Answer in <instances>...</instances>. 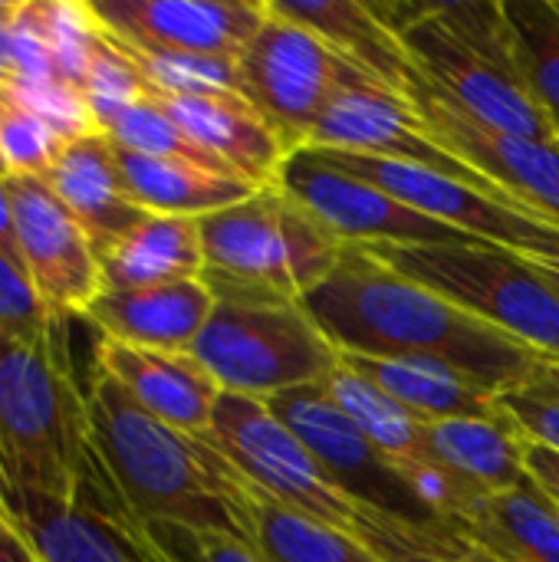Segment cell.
<instances>
[{"label": "cell", "instance_id": "1", "mask_svg": "<svg viewBox=\"0 0 559 562\" xmlns=\"http://www.w3.org/2000/svg\"><path fill=\"white\" fill-rule=\"evenodd\" d=\"M300 306L339 356L441 359L494 395L527 385L547 366L540 352L451 306L353 244H346L336 270L300 296Z\"/></svg>", "mask_w": 559, "mask_h": 562}, {"label": "cell", "instance_id": "2", "mask_svg": "<svg viewBox=\"0 0 559 562\" xmlns=\"http://www.w3.org/2000/svg\"><path fill=\"white\" fill-rule=\"evenodd\" d=\"M89 425L96 454L138 524H175L254 543V487L198 435L148 415L109 372L92 366Z\"/></svg>", "mask_w": 559, "mask_h": 562}, {"label": "cell", "instance_id": "3", "mask_svg": "<svg viewBox=\"0 0 559 562\" xmlns=\"http://www.w3.org/2000/svg\"><path fill=\"white\" fill-rule=\"evenodd\" d=\"M0 461L20 504L99 507L115 487L96 454L89 398L76 379L66 319L0 342Z\"/></svg>", "mask_w": 559, "mask_h": 562}, {"label": "cell", "instance_id": "4", "mask_svg": "<svg viewBox=\"0 0 559 562\" xmlns=\"http://www.w3.org/2000/svg\"><path fill=\"white\" fill-rule=\"evenodd\" d=\"M412 66L478 122L559 142L554 122L524 82L501 3H376Z\"/></svg>", "mask_w": 559, "mask_h": 562}, {"label": "cell", "instance_id": "5", "mask_svg": "<svg viewBox=\"0 0 559 562\" xmlns=\"http://www.w3.org/2000/svg\"><path fill=\"white\" fill-rule=\"evenodd\" d=\"M214 310L191 356L221 392L273 398L290 389L323 385L339 369V349L300 300L241 290H211Z\"/></svg>", "mask_w": 559, "mask_h": 562}, {"label": "cell", "instance_id": "6", "mask_svg": "<svg viewBox=\"0 0 559 562\" xmlns=\"http://www.w3.org/2000/svg\"><path fill=\"white\" fill-rule=\"evenodd\" d=\"M208 290H241L300 300L326 280L346 254L306 207L277 184L254 198L198 217Z\"/></svg>", "mask_w": 559, "mask_h": 562}, {"label": "cell", "instance_id": "7", "mask_svg": "<svg viewBox=\"0 0 559 562\" xmlns=\"http://www.w3.org/2000/svg\"><path fill=\"white\" fill-rule=\"evenodd\" d=\"M366 250L521 346L559 359V296L534 267V257L484 240L369 244Z\"/></svg>", "mask_w": 559, "mask_h": 562}, {"label": "cell", "instance_id": "8", "mask_svg": "<svg viewBox=\"0 0 559 562\" xmlns=\"http://www.w3.org/2000/svg\"><path fill=\"white\" fill-rule=\"evenodd\" d=\"M241 95L254 102L290 151L306 148L326 105L343 89L382 86L329 49L316 33L267 7V20L237 59ZM385 89V86H382Z\"/></svg>", "mask_w": 559, "mask_h": 562}, {"label": "cell", "instance_id": "9", "mask_svg": "<svg viewBox=\"0 0 559 562\" xmlns=\"http://www.w3.org/2000/svg\"><path fill=\"white\" fill-rule=\"evenodd\" d=\"M208 441L260 497L356 537V504L333 487L306 445L270 412L267 402L221 392Z\"/></svg>", "mask_w": 559, "mask_h": 562}, {"label": "cell", "instance_id": "10", "mask_svg": "<svg viewBox=\"0 0 559 562\" xmlns=\"http://www.w3.org/2000/svg\"><path fill=\"white\" fill-rule=\"evenodd\" d=\"M270 412L306 445L323 474L359 510L418 530H455L412 487L405 471L392 464L329 398L326 385H303L267 398Z\"/></svg>", "mask_w": 559, "mask_h": 562}, {"label": "cell", "instance_id": "11", "mask_svg": "<svg viewBox=\"0 0 559 562\" xmlns=\"http://www.w3.org/2000/svg\"><path fill=\"white\" fill-rule=\"evenodd\" d=\"M323 161L376 184L379 191L392 194L395 201L415 207L418 214L461 231L471 240L497 244L517 250L534 260H559V227L537 221L527 211H517L458 178L438 175L432 168L356 155V151H333L313 148Z\"/></svg>", "mask_w": 559, "mask_h": 562}, {"label": "cell", "instance_id": "12", "mask_svg": "<svg viewBox=\"0 0 559 562\" xmlns=\"http://www.w3.org/2000/svg\"><path fill=\"white\" fill-rule=\"evenodd\" d=\"M405 95L441 148L471 165L527 214L559 227V142H537L478 122L418 69Z\"/></svg>", "mask_w": 559, "mask_h": 562}, {"label": "cell", "instance_id": "13", "mask_svg": "<svg viewBox=\"0 0 559 562\" xmlns=\"http://www.w3.org/2000/svg\"><path fill=\"white\" fill-rule=\"evenodd\" d=\"M287 198L306 207L333 237L353 247L369 244H468L461 231L438 224L415 207L395 201L376 184L323 161L313 148H297L273 181Z\"/></svg>", "mask_w": 559, "mask_h": 562}, {"label": "cell", "instance_id": "14", "mask_svg": "<svg viewBox=\"0 0 559 562\" xmlns=\"http://www.w3.org/2000/svg\"><path fill=\"white\" fill-rule=\"evenodd\" d=\"M7 191L30 286L49 313L63 319H82L102 293V270L92 237L59 204L43 178L10 175Z\"/></svg>", "mask_w": 559, "mask_h": 562}, {"label": "cell", "instance_id": "15", "mask_svg": "<svg viewBox=\"0 0 559 562\" xmlns=\"http://www.w3.org/2000/svg\"><path fill=\"white\" fill-rule=\"evenodd\" d=\"M306 148L356 151V155H372V158L432 168L438 175L458 178V181L524 211L504 191H497L488 178H481L471 165H465L458 155L441 148L432 138L425 119L418 115V109L412 105L409 95H399V92L382 89V86H356V89L336 92V99L326 105L323 119L316 122Z\"/></svg>", "mask_w": 559, "mask_h": 562}, {"label": "cell", "instance_id": "16", "mask_svg": "<svg viewBox=\"0 0 559 562\" xmlns=\"http://www.w3.org/2000/svg\"><path fill=\"white\" fill-rule=\"evenodd\" d=\"M102 30L145 53L241 59L267 20L260 0H89Z\"/></svg>", "mask_w": 559, "mask_h": 562}, {"label": "cell", "instance_id": "17", "mask_svg": "<svg viewBox=\"0 0 559 562\" xmlns=\"http://www.w3.org/2000/svg\"><path fill=\"white\" fill-rule=\"evenodd\" d=\"M96 366L158 422L208 438L221 385L191 352H158L99 339Z\"/></svg>", "mask_w": 559, "mask_h": 562}, {"label": "cell", "instance_id": "18", "mask_svg": "<svg viewBox=\"0 0 559 562\" xmlns=\"http://www.w3.org/2000/svg\"><path fill=\"white\" fill-rule=\"evenodd\" d=\"M155 95V92H152ZM171 122L234 175L267 188L277 181L290 148L267 115L241 92L221 95H155Z\"/></svg>", "mask_w": 559, "mask_h": 562}, {"label": "cell", "instance_id": "19", "mask_svg": "<svg viewBox=\"0 0 559 562\" xmlns=\"http://www.w3.org/2000/svg\"><path fill=\"white\" fill-rule=\"evenodd\" d=\"M211 310H214V293L208 290V283L181 280V283L128 290V293L102 290L82 319L96 326L102 339L122 346L191 352Z\"/></svg>", "mask_w": 559, "mask_h": 562}, {"label": "cell", "instance_id": "20", "mask_svg": "<svg viewBox=\"0 0 559 562\" xmlns=\"http://www.w3.org/2000/svg\"><path fill=\"white\" fill-rule=\"evenodd\" d=\"M59 204L86 227L96 254L148 217L122 188L115 145L102 132H89L59 145L49 171L43 175Z\"/></svg>", "mask_w": 559, "mask_h": 562}, {"label": "cell", "instance_id": "21", "mask_svg": "<svg viewBox=\"0 0 559 562\" xmlns=\"http://www.w3.org/2000/svg\"><path fill=\"white\" fill-rule=\"evenodd\" d=\"M273 13L303 30L316 33L329 49L356 63L362 72L379 79L385 89L405 95L415 76V66L395 36V30L382 20L376 3L359 0H267Z\"/></svg>", "mask_w": 559, "mask_h": 562}, {"label": "cell", "instance_id": "22", "mask_svg": "<svg viewBox=\"0 0 559 562\" xmlns=\"http://www.w3.org/2000/svg\"><path fill=\"white\" fill-rule=\"evenodd\" d=\"M343 366L379 385L385 395L412 408L425 422L451 418H504V408L491 389H484L468 372L428 359V356H399V359H369V356H339Z\"/></svg>", "mask_w": 559, "mask_h": 562}, {"label": "cell", "instance_id": "23", "mask_svg": "<svg viewBox=\"0 0 559 562\" xmlns=\"http://www.w3.org/2000/svg\"><path fill=\"white\" fill-rule=\"evenodd\" d=\"M102 290L128 293L204 277V247L194 217L148 214L99 250Z\"/></svg>", "mask_w": 559, "mask_h": 562}, {"label": "cell", "instance_id": "24", "mask_svg": "<svg viewBox=\"0 0 559 562\" xmlns=\"http://www.w3.org/2000/svg\"><path fill=\"white\" fill-rule=\"evenodd\" d=\"M122 188L148 214L168 217H208L214 211L234 207L254 198L260 188L234 171L178 161V158H148L125 148H115Z\"/></svg>", "mask_w": 559, "mask_h": 562}, {"label": "cell", "instance_id": "25", "mask_svg": "<svg viewBox=\"0 0 559 562\" xmlns=\"http://www.w3.org/2000/svg\"><path fill=\"white\" fill-rule=\"evenodd\" d=\"M20 530L43 562H152L142 524L112 504L99 514L53 504H20Z\"/></svg>", "mask_w": 559, "mask_h": 562}, {"label": "cell", "instance_id": "26", "mask_svg": "<svg viewBox=\"0 0 559 562\" xmlns=\"http://www.w3.org/2000/svg\"><path fill=\"white\" fill-rule=\"evenodd\" d=\"M422 458L441 464L474 491L501 494L527 481L524 435L511 418H451L428 422L422 438Z\"/></svg>", "mask_w": 559, "mask_h": 562}, {"label": "cell", "instance_id": "27", "mask_svg": "<svg viewBox=\"0 0 559 562\" xmlns=\"http://www.w3.org/2000/svg\"><path fill=\"white\" fill-rule=\"evenodd\" d=\"M458 533L494 562H559V507L530 477L484 494Z\"/></svg>", "mask_w": 559, "mask_h": 562}, {"label": "cell", "instance_id": "28", "mask_svg": "<svg viewBox=\"0 0 559 562\" xmlns=\"http://www.w3.org/2000/svg\"><path fill=\"white\" fill-rule=\"evenodd\" d=\"M329 398L353 418V425L399 468L422 458V438H425V418H418L412 408L385 395L379 385L353 372L339 362V369L323 382Z\"/></svg>", "mask_w": 559, "mask_h": 562}, {"label": "cell", "instance_id": "29", "mask_svg": "<svg viewBox=\"0 0 559 562\" xmlns=\"http://www.w3.org/2000/svg\"><path fill=\"white\" fill-rule=\"evenodd\" d=\"M254 547L264 562H379L356 537L323 527L260 494L254 507Z\"/></svg>", "mask_w": 559, "mask_h": 562}, {"label": "cell", "instance_id": "30", "mask_svg": "<svg viewBox=\"0 0 559 562\" xmlns=\"http://www.w3.org/2000/svg\"><path fill=\"white\" fill-rule=\"evenodd\" d=\"M524 82L559 135V0H501Z\"/></svg>", "mask_w": 559, "mask_h": 562}, {"label": "cell", "instance_id": "31", "mask_svg": "<svg viewBox=\"0 0 559 562\" xmlns=\"http://www.w3.org/2000/svg\"><path fill=\"white\" fill-rule=\"evenodd\" d=\"M356 540L379 562H494L458 530H418L369 510H359Z\"/></svg>", "mask_w": 559, "mask_h": 562}, {"label": "cell", "instance_id": "32", "mask_svg": "<svg viewBox=\"0 0 559 562\" xmlns=\"http://www.w3.org/2000/svg\"><path fill=\"white\" fill-rule=\"evenodd\" d=\"M112 40V36H109ZM142 72L155 95H221L241 92L237 59L227 56H185V53H145L112 40Z\"/></svg>", "mask_w": 559, "mask_h": 562}, {"label": "cell", "instance_id": "33", "mask_svg": "<svg viewBox=\"0 0 559 562\" xmlns=\"http://www.w3.org/2000/svg\"><path fill=\"white\" fill-rule=\"evenodd\" d=\"M102 135L125 151L135 155H148V158H178V161H194V165H208V168H224L214 155H208L201 145H194L175 122L171 115L158 105V99L148 92L145 99H138L135 105L122 109L105 128Z\"/></svg>", "mask_w": 559, "mask_h": 562}, {"label": "cell", "instance_id": "34", "mask_svg": "<svg viewBox=\"0 0 559 562\" xmlns=\"http://www.w3.org/2000/svg\"><path fill=\"white\" fill-rule=\"evenodd\" d=\"M63 138L26 109L7 86H0V158L10 175L43 178L59 151Z\"/></svg>", "mask_w": 559, "mask_h": 562}, {"label": "cell", "instance_id": "35", "mask_svg": "<svg viewBox=\"0 0 559 562\" xmlns=\"http://www.w3.org/2000/svg\"><path fill=\"white\" fill-rule=\"evenodd\" d=\"M152 562H264L260 550L227 533H198L175 524H142Z\"/></svg>", "mask_w": 559, "mask_h": 562}, {"label": "cell", "instance_id": "36", "mask_svg": "<svg viewBox=\"0 0 559 562\" xmlns=\"http://www.w3.org/2000/svg\"><path fill=\"white\" fill-rule=\"evenodd\" d=\"M497 402L527 441L559 451V366L554 359H547L544 372L527 385L501 392Z\"/></svg>", "mask_w": 559, "mask_h": 562}, {"label": "cell", "instance_id": "37", "mask_svg": "<svg viewBox=\"0 0 559 562\" xmlns=\"http://www.w3.org/2000/svg\"><path fill=\"white\" fill-rule=\"evenodd\" d=\"M56 319H63V316L49 313L46 303L30 286L26 273H20L0 254V333L7 339H23V336H36V333L49 329Z\"/></svg>", "mask_w": 559, "mask_h": 562}, {"label": "cell", "instance_id": "38", "mask_svg": "<svg viewBox=\"0 0 559 562\" xmlns=\"http://www.w3.org/2000/svg\"><path fill=\"white\" fill-rule=\"evenodd\" d=\"M524 471L559 507V451L524 438Z\"/></svg>", "mask_w": 559, "mask_h": 562}, {"label": "cell", "instance_id": "39", "mask_svg": "<svg viewBox=\"0 0 559 562\" xmlns=\"http://www.w3.org/2000/svg\"><path fill=\"white\" fill-rule=\"evenodd\" d=\"M0 562H43L16 520L0 517Z\"/></svg>", "mask_w": 559, "mask_h": 562}, {"label": "cell", "instance_id": "40", "mask_svg": "<svg viewBox=\"0 0 559 562\" xmlns=\"http://www.w3.org/2000/svg\"><path fill=\"white\" fill-rule=\"evenodd\" d=\"M0 254L23 273V260H20V244H16V231H13V207H10V191H7V178H0Z\"/></svg>", "mask_w": 559, "mask_h": 562}, {"label": "cell", "instance_id": "41", "mask_svg": "<svg viewBox=\"0 0 559 562\" xmlns=\"http://www.w3.org/2000/svg\"><path fill=\"white\" fill-rule=\"evenodd\" d=\"M16 79V63H13V30L0 26V86H13Z\"/></svg>", "mask_w": 559, "mask_h": 562}, {"label": "cell", "instance_id": "42", "mask_svg": "<svg viewBox=\"0 0 559 562\" xmlns=\"http://www.w3.org/2000/svg\"><path fill=\"white\" fill-rule=\"evenodd\" d=\"M0 342H3V333H0ZM0 517L13 520V494H10V484H7V474H3V461H0Z\"/></svg>", "mask_w": 559, "mask_h": 562}, {"label": "cell", "instance_id": "43", "mask_svg": "<svg viewBox=\"0 0 559 562\" xmlns=\"http://www.w3.org/2000/svg\"><path fill=\"white\" fill-rule=\"evenodd\" d=\"M534 267L540 270V277L557 290L559 296V260H534Z\"/></svg>", "mask_w": 559, "mask_h": 562}, {"label": "cell", "instance_id": "44", "mask_svg": "<svg viewBox=\"0 0 559 562\" xmlns=\"http://www.w3.org/2000/svg\"><path fill=\"white\" fill-rule=\"evenodd\" d=\"M20 10H23V0H0V26H13Z\"/></svg>", "mask_w": 559, "mask_h": 562}, {"label": "cell", "instance_id": "45", "mask_svg": "<svg viewBox=\"0 0 559 562\" xmlns=\"http://www.w3.org/2000/svg\"><path fill=\"white\" fill-rule=\"evenodd\" d=\"M0 178H10V171H7V165H3V158H0Z\"/></svg>", "mask_w": 559, "mask_h": 562}]
</instances>
